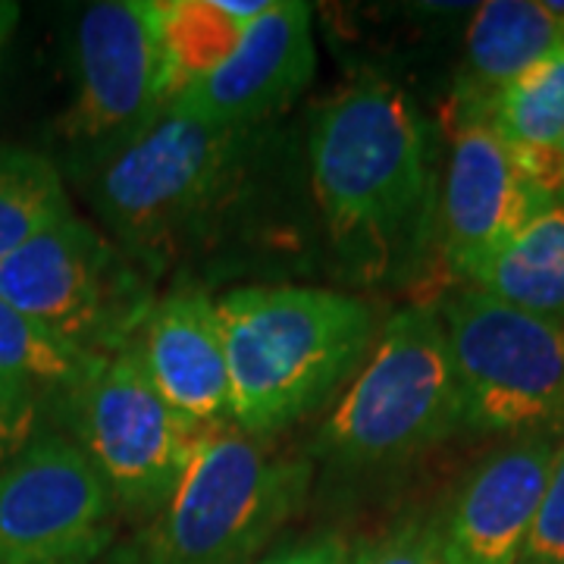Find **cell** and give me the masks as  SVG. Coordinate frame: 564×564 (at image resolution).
Instances as JSON below:
<instances>
[{
	"instance_id": "13",
	"label": "cell",
	"mask_w": 564,
	"mask_h": 564,
	"mask_svg": "<svg viewBox=\"0 0 564 564\" xmlns=\"http://www.w3.org/2000/svg\"><path fill=\"white\" fill-rule=\"evenodd\" d=\"M552 204L514 166L502 139L486 126H455L440 204V251L452 280L474 276Z\"/></svg>"
},
{
	"instance_id": "23",
	"label": "cell",
	"mask_w": 564,
	"mask_h": 564,
	"mask_svg": "<svg viewBox=\"0 0 564 564\" xmlns=\"http://www.w3.org/2000/svg\"><path fill=\"white\" fill-rule=\"evenodd\" d=\"M39 395L25 386L0 377V467L10 464L35 440Z\"/></svg>"
},
{
	"instance_id": "12",
	"label": "cell",
	"mask_w": 564,
	"mask_h": 564,
	"mask_svg": "<svg viewBox=\"0 0 564 564\" xmlns=\"http://www.w3.org/2000/svg\"><path fill=\"white\" fill-rule=\"evenodd\" d=\"M562 440L564 426L521 433L470 467L436 521L445 564H518Z\"/></svg>"
},
{
	"instance_id": "9",
	"label": "cell",
	"mask_w": 564,
	"mask_h": 564,
	"mask_svg": "<svg viewBox=\"0 0 564 564\" xmlns=\"http://www.w3.org/2000/svg\"><path fill=\"white\" fill-rule=\"evenodd\" d=\"M66 414L113 502L135 511H158L170 499L202 443V433L158 395L132 345L101 364L66 402Z\"/></svg>"
},
{
	"instance_id": "10",
	"label": "cell",
	"mask_w": 564,
	"mask_h": 564,
	"mask_svg": "<svg viewBox=\"0 0 564 564\" xmlns=\"http://www.w3.org/2000/svg\"><path fill=\"white\" fill-rule=\"evenodd\" d=\"M113 496L79 443L44 433L0 467V564H88L110 543Z\"/></svg>"
},
{
	"instance_id": "1",
	"label": "cell",
	"mask_w": 564,
	"mask_h": 564,
	"mask_svg": "<svg viewBox=\"0 0 564 564\" xmlns=\"http://www.w3.org/2000/svg\"><path fill=\"white\" fill-rule=\"evenodd\" d=\"M311 176L333 242L389 258L417 242L430 220V144L411 98L386 82H364L317 107Z\"/></svg>"
},
{
	"instance_id": "11",
	"label": "cell",
	"mask_w": 564,
	"mask_h": 564,
	"mask_svg": "<svg viewBox=\"0 0 564 564\" xmlns=\"http://www.w3.org/2000/svg\"><path fill=\"white\" fill-rule=\"evenodd\" d=\"M314 69L311 7L302 0H273L270 10L245 29L229 61L185 88L166 113L258 132L263 120L276 117L302 95Z\"/></svg>"
},
{
	"instance_id": "18",
	"label": "cell",
	"mask_w": 564,
	"mask_h": 564,
	"mask_svg": "<svg viewBox=\"0 0 564 564\" xmlns=\"http://www.w3.org/2000/svg\"><path fill=\"white\" fill-rule=\"evenodd\" d=\"M107 358L73 348L0 299V377L39 395L69 402Z\"/></svg>"
},
{
	"instance_id": "24",
	"label": "cell",
	"mask_w": 564,
	"mask_h": 564,
	"mask_svg": "<svg viewBox=\"0 0 564 564\" xmlns=\"http://www.w3.org/2000/svg\"><path fill=\"white\" fill-rule=\"evenodd\" d=\"M261 564H348V545L343 536L326 533V536H314V540L280 549Z\"/></svg>"
},
{
	"instance_id": "4",
	"label": "cell",
	"mask_w": 564,
	"mask_h": 564,
	"mask_svg": "<svg viewBox=\"0 0 564 564\" xmlns=\"http://www.w3.org/2000/svg\"><path fill=\"white\" fill-rule=\"evenodd\" d=\"M462 430V395L436 307L395 311L323 421L314 452L336 467L414 458Z\"/></svg>"
},
{
	"instance_id": "25",
	"label": "cell",
	"mask_w": 564,
	"mask_h": 564,
	"mask_svg": "<svg viewBox=\"0 0 564 564\" xmlns=\"http://www.w3.org/2000/svg\"><path fill=\"white\" fill-rule=\"evenodd\" d=\"M17 22H20V3L0 0V61H3V47H7V41L13 35Z\"/></svg>"
},
{
	"instance_id": "3",
	"label": "cell",
	"mask_w": 564,
	"mask_h": 564,
	"mask_svg": "<svg viewBox=\"0 0 564 564\" xmlns=\"http://www.w3.org/2000/svg\"><path fill=\"white\" fill-rule=\"evenodd\" d=\"M311 464L285 458L236 423L202 436L170 499L135 549V564H251L299 508Z\"/></svg>"
},
{
	"instance_id": "15",
	"label": "cell",
	"mask_w": 564,
	"mask_h": 564,
	"mask_svg": "<svg viewBox=\"0 0 564 564\" xmlns=\"http://www.w3.org/2000/svg\"><path fill=\"white\" fill-rule=\"evenodd\" d=\"M558 47H564V3H480L464 39V66L448 117L452 129L486 122L505 88Z\"/></svg>"
},
{
	"instance_id": "5",
	"label": "cell",
	"mask_w": 564,
	"mask_h": 564,
	"mask_svg": "<svg viewBox=\"0 0 564 564\" xmlns=\"http://www.w3.org/2000/svg\"><path fill=\"white\" fill-rule=\"evenodd\" d=\"M254 129L166 113L95 166V207L132 254L158 258L239 180Z\"/></svg>"
},
{
	"instance_id": "2",
	"label": "cell",
	"mask_w": 564,
	"mask_h": 564,
	"mask_svg": "<svg viewBox=\"0 0 564 564\" xmlns=\"http://www.w3.org/2000/svg\"><path fill=\"white\" fill-rule=\"evenodd\" d=\"M217 317L232 423L261 440L321 408L373 343L370 304L329 289H236Z\"/></svg>"
},
{
	"instance_id": "6",
	"label": "cell",
	"mask_w": 564,
	"mask_h": 564,
	"mask_svg": "<svg viewBox=\"0 0 564 564\" xmlns=\"http://www.w3.org/2000/svg\"><path fill=\"white\" fill-rule=\"evenodd\" d=\"M462 395V426L533 433L564 426V326L467 285L436 307Z\"/></svg>"
},
{
	"instance_id": "8",
	"label": "cell",
	"mask_w": 564,
	"mask_h": 564,
	"mask_svg": "<svg viewBox=\"0 0 564 564\" xmlns=\"http://www.w3.org/2000/svg\"><path fill=\"white\" fill-rule=\"evenodd\" d=\"M166 110L158 0H101L76 29V98L63 139L95 170Z\"/></svg>"
},
{
	"instance_id": "19",
	"label": "cell",
	"mask_w": 564,
	"mask_h": 564,
	"mask_svg": "<svg viewBox=\"0 0 564 564\" xmlns=\"http://www.w3.org/2000/svg\"><path fill=\"white\" fill-rule=\"evenodd\" d=\"M486 126L511 158L558 154L564 141V47L511 82L492 104Z\"/></svg>"
},
{
	"instance_id": "14",
	"label": "cell",
	"mask_w": 564,
	"mask_h": 564,
	"mask_svg": "<svg viewBox=\"0 0 564 564\" xmlns=\"http://www.w3.org/2000/svg\"><path fill=\"white\" fill-rule=\"evenodd\" d=\"M132 351L151 386L195 433L232 423V389L217 302L182 289L151 304Z\"/></svg>"
},
{
	"instance_id": "16",
	"label": "cell",
	"mask_w": 564,
	"mask_h": 564,
	"mask_svg": "<svg viewBox=\"0 0 564 564\" xmlns=\"http://www.w3.org/2000/svg\"><path fill=\"white\" fill-rule=\"evenodd\" d=\"M470 285L564 326V202L545 207L527 223Z\"/></svg>"
},
{
	"instance_id": "22",
	"label": "cell",
	"mask_w": 564,
	"mask_h": 564,
	"mask_svg": "<svg viewBox=\"0 0 564 564\" xmlns=\"http://www.w3.org/2000/svg\"><path fill=\"white\" fill-rule=\"evenodd\" d=\"M518 564H564V440Z\"/></svg>"
},
{
	"instance_id": "26",
	"label": "cell",
	"mask_w": 564,
	"mask_h": 564,
	"mask_svg": "<svg viewBox=\"0 0 564 564\" xmlns=\"http://www.w3.org/2000/svg\"><path fill=\"white\" fill-rule=\"evenodd\" d=\"M562 158H564V141H562ZM562 202H564V198H562Z\"/></svg>"
},
{
	"instance_id": "21",
	"label": "cell",
	"mask_w": 564,
	"mask_h": 564,
	"mask_svg": "<svg viewBox=\"0 0 564 564\" xmlns=\"http://www.w3.org/2000/svg\"><path fill=\"white\" fill-rule=\"evenodd\" d=\"M348 564H445L440 527L430 518H404L380 536L348 552Z\"/></svg>"
},
{
	"instance_id": "7",
	"label": "cell",
	"mask_w": 564,
	"mask_h": 564,
	"mask_svg": "<svg viewBox=\"0 0 564 564\" xmlns=\"http://www.w3.org/2000/svg\"><path fill=\"white\" fill-rule=\"evenodd\" d=\"M0 299L66 345L98 358L132 343L148 314L135 273L76 214L0 263Z\"/></svg>"
},
{
	"instance_id": "17",
	"label": "cell",
	"mask_w": 564,
	"mask_h": 564,
	"mask_svg": "<svg viewBox=\"0 0 564 564\" xmlns=\"http://www.w3.org/2000/svg\"><path fill=\"white\" fill-rule=\"evenodd\" d=\"M158 22L166 73V107L185 88H192L229 61L248 29L223 10L220 0H158Z\"/></svg>"
},
{
	"instance_id": "20",
	"label": "cell",
	"mask_w": 564,
	"mask_h": 564,
	"mask_svg": "<svg viewBox=\"0 0 564 564\" xmlns=\"http://www.w3.org/2000/svg\"><path fill=\"white\" fill-rule=\"evenodd\" d=\"M69 214L57 163L29 148L0 144V263Z\"/></svg>"
}]
</instances>
